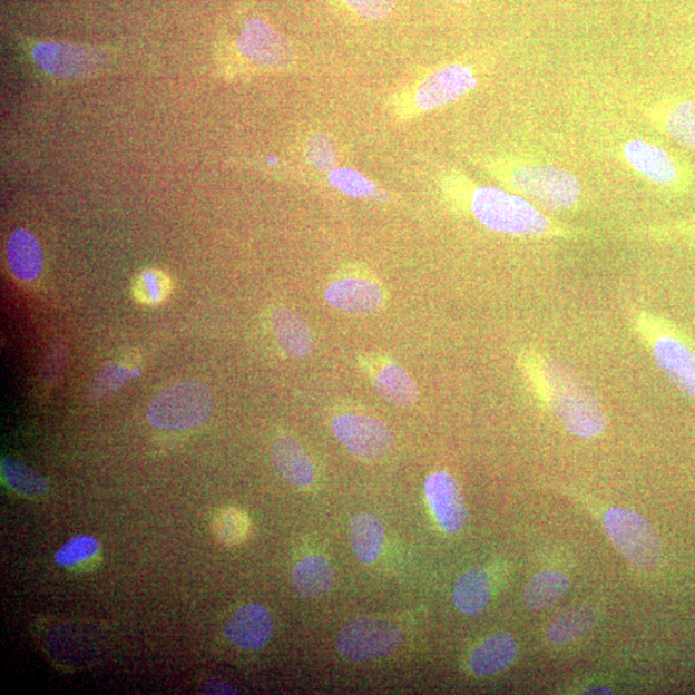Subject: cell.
I'll use <instances>...</instances> for the list:
<instances>
[{
  "label": "cell",
  "mask_w": 695,
  "mask_h": 695,
  "mask_svg": "<svg viewBox=\"0 0 695 695\" xmlns=\"http://www.w3.org/2000/svg\"><path fill=\"white\" fill-rule=\"evenodd\" d=\"M449 189L460 205L488 229L521 237H568L575 229L559 225L523 196L496 187H477L463 176H451Z\"/></svg>",
  "instance_id": "obj_1"
},
{
  "label": "cell",
  "mask_w": 695,
  "mask_h": 695,
  "mask_svg": "<svg viewBox=\"0 0 695 695\" xmlns=\"http://www.w3.org/2000/svg\"><path fill=\"white\" fill-rule=\"evenodd\" d=\"M523 362L529 382L570 434L594 438L604 432L606 413L581 379L557 361L536 352L527 354Z\"/></svg>",
  "instance_id": "obj_2"
},
{
  "label": "cell",
  "mask_w": 695,
  "mask_h": 695,
  "mask_svg": "<svg viewBox=\"0 0 695 695\" xmlns=\"http://www.w3.org/2000/svg\"><path fill=\"white\" fill-rule=\"evenodd\" d=\"M484 163L492 177L541 211L567 212L574 209L581 197L578 179L558 165L515 156L492 157Z\"/></svg>",
  "instance_id": "obj_3"
},
{
  "label": "cell",
  "mask_w": 695,
  "mask_h": 695,
  "mask_svg": "<svg viewBox=\"0 0 695 695\" xmlns=\"http://www.w3.org/2000/svg\"><path fill=\"white\" fill-rule=\"evenodd\" d=\"M218 69L225 78L277 74L293 69L295 52L288 41L267 21H244L237 36L219 48Z\"/></svg>",
  "instance_id": "obj_4"
},
{
  "label": "cell",
  "mask_w": 695,
  "mask_h": 695,
  "mask_svg": "<svg viewBox=\"0 0 695 695\" xmlns=\"http://www.w3.org/2000/svg\"><path fill=\"white\" fill-rule=\"evenodd\" d=\"M32 66L56 80H80L101 76L115 61L109 48L65 43V41H30L27 47Z\"/></svg>",
  "instance_id": "obj_5"
},
{
  "label": "cell",
  "mask_w": 695,
  "mask_h": 695,
  "mask_svg": "<svg viewBox=\"0 0 695 695\" xmlns=\"http://www.w3.org/2000/svg\"><path fill=\"white\" fill-rule=\"evenodd\" d=\"M478 71L474 65L452 62L430 72L403 94L397 102V115L411 119L418 115L443 109L466 97L478 86Z\"/></svg>",
  "instance_id": "obj_6"
},
{
  "label": "cell",
  "mask_w": 695,
  "mask_h": 695,
  "mask_svg": "<svg viewBox=\"0 0 695 695\" xmlns=\"http://www.w3.org/2000/svg\"><path fill=\"white\" fill-rule=\"evenodd\" d=\"M213 411L211 389L195 380L164 389L147 409V420L163 430H188L200 427Z\"/></svg>",
  "instance_id": "obj_7"
},
{
  "label": "cell",
  "mask_w": 695,
  "mask_h": 695,
  "mask_svg": "<svg viewBox=\"0 0 695 695\" xmlns=\"http://www.w3.org/2000/svg\"><path fill=\"white\" fill-rule=\"evenodd\" d=\"M611 544L632 566L650 570L659 565L662 546L655 529L639 512L614 508L603 519Z\"/></svg>",
  "instance_id": "obj_8"
},
{
  "label": "cell",
  "mask_w": 695,
  "mask_h": 695,
  "mask_svg": "<svg viewBox=\"0 0 695 695\" xmlns=\"http://www.w3.org/2000/svg\"><path fill=\"white\" fill-rule=\"evenodd\" d=\"M402 642L401 628L389 620L358 618L339 633L336 649L346 659L365 662L393 655Z\"/></svg>",
  "instance_id": "obj_9"
},
{
  "label": "cell",
  "mask_w": 695,
  "mask_h": 695,
  "mask_svg": "<svg viewBox=\"0 0 695 695\" xmlns=\"http://www.w3.org/2000/svg\"><path fill=\"white\" fill-rule=\"evenodd\" d=\"M331 430L348 451L365 461L384 457L394 441L391 428L383 421L358 413L334 418Z\"/></svg>",
  "instance_id": "obj_10"
},
{
  "label": "cell",
  "mask_w": 695,
  "mask_h": 695,
  "mask_svg": "<svg viewBox=\"0 0 695 695\" xmlns=\"http://www.w3.org/2000/svg\"><path fill=\"white\" fill-rule=\"evenodd\" d=\"M643 335L649 336L650 352L658 369L677 389L695 399L694 348L672 333L657 334L643 329Z\"/></svg>",
  "instance_id": "obj_11"
},
{
  "label": "cell",
  "mask_w": 695,
  "mask_h": 695,
  "mask_svg": "<svg viewBox=\"0 0 695 695\" xmlns=\"http://www.w3.org/2000/svg\"><path fill=\"white\" fill-rule=\"evenodd\" d=\"M624 160L637 176L664 188L681 186L685 172L673 154L644 139L628 140L623 147Z\"/></svg>",
  "instance_id": "obj_12"
},
{
  "label": "cell",
  "mask_w": 695,
  "mask_h": 695,
  "mask_svg": "<svg viewBox=\"0 0 695 695\" xmlns=\"http://www.w3.org/2000/svg\"><path fill=\"white\" fill-rule=\"evenodd\" d=\"M425 498L437 523L447 534H459L467 526L468 510L460 487L447 471H435L425 481Z\"/></svg>",
  "instance_id": "obj_13"
},
{
  "label": "cell",
  "mask_w": 695,
  "mask_h": 695,
  "mask_svg": "<svg viewBox=\"0 0 695 695\" xmlns=\"http://www.w3.org/2000/svg\"><path fill=\"white\" fill-rule=\"evenodd\" d=\"M325 300L339 311L370 314L384 307L385 292L376 281L363 277H344L325 290Z\"/></svg>",
  "instance_id": "obj_14"
},
{
  "label": "cell",
  "mask_w": 695,
  "mask_h": 695,
  "mask_svg": "<svg viewBox=\"0 0 695 695\" xmlns=\"http://www.w3.org/2000/svg\"><path fill=\"white\" fill-rule=\"evenodd\" d=\"M648 118L660 134L695 151V102L692 99H660L650 106Z\"/></svg>",
  "instance_id": "obj_15"
},
{
  "label": "cell",
  "mask_w": 695,
  "mask_h": 695,
  "mask_svg": "<svg viewBox=\"0 0 695 695\" xmlns=\"http://www.w3.org/2000/svg\"><path fill=\"white\" fill-rule=\"evenodd\" d=\"M225 633L239 649H260L273 635V620L270 611L260 604H246L231 616Z\"/></svg>",
  "instance_id": "obj_16"
},
{
  "label": "cell",
  "mask_w": 695,
  "mask_h": 695,
  "mask_svg": "<svg viewBox=\"0 0 695 695\" xmlns=\"http://www.w3.org/2000/svg\"><path fill=\"white\" fill-rule=\"evenodd\" d=\"M271 457L273 466L290 484L301 490L313 484L316 469L309 453L294 438L286 435L277 438L272 444Z\"/></svg>",
  "instance_id": "obj_17"
},
{
  "label": "cell",
  "mask_w": 695,
  "mask_h": 695,
  "mask_svg": "<svg viewBox=\"0 0 695 695\" xmlns=\"http://www.w3.org/2000/svg\"><path fill=\"white\" fill-rule=\"evenodd\" d=\"M518 655V644L510 634L487 637L471 652L468 666L477 676H491L508 668Z\"/></svg>",
  "instance_id": "obj_18"
},
{
  "label": "cell",
  "mask_w": 695,
  "mask_h": 695,
  "mask_svg": "<svg viewBox=\"0 0 695 695\" xmlns=\"http://www.w3.org/2000/svg\"><path fill=\"white\" fill-rule=\"evenodd\" d=\"M271 324L277 343L290 358H309L313 348L312 333L300 314L287 307L275 309Z\"/></svg>",
  "instance_id": "obj_19"
},
{
  "label": "cell",
  "mask_w": 695,
  "mask_h": 695,
  "mask_svg": "<svg viewBox=\"0 0 695 695\" xmlns=\"http://www.w3.org/2000/svg\"><path fill=\"white\" fill-rule=\"evenodd\" d=\"M7 261L13 276L29 283L43 268V251L35 235L27 229H18L8 238Z\"/></svg>",
  "instance_id": "obj_20"
},
{
  "label": "cell",
  "mask_w": 695,
  "mask_h": 695,
  "mask_svg": "<svg viewBox=\"0 0 695 695\" xmlns=\"http://www.w3.org/2000/svg\"><path fill=\"white\" fill-rule=\"evenodd\" d=\"M294 590L304 599L325 597L334 585V570L329 560L311 556L297 562L293 570Z\"/></svg>",
  "instance_id": "obj_21"
},
{
  "label": "cell",
  "mask_w": 695,
  "mask_h": 695,
  "mask_svg": "<svg viewBox=\"0 0 695 695\" xmlns=\"http://www.w3.org/2000/svg\"><path fill=\"white\" fill-rule=\"evenodd\" d=\"M385 539L384 526L371 512H360L350 523L352 551L363 565H372L382 554Z\"/></svg>",
  "instance_id": "obj_22"
},
{
  "label": "cell",
  "mask_w": 695,
  "mask_h": 695,
  "mask_svg": "<svg viewBox=\"0 0 695 695\" xmlns=\"http://www.w3.org/2000/svg\"><path fill=\"white\" fill-rule=\"evenodd\" d=\"M491 598L490 575L483 568H471L463 572L453 589L454 606L462 615H481Z\"/></svg>",
  "instance_id": "obj_23"
},
{
  "label": "cell",
  "mask_w": 695,
  "mask_h": 695,
  "mask_svg": "<svg viewBox=\"0 0 695 695\" xmlns=\"http://www.w3.org/2000/svg\"><path fill=\"white\" fill-rule=\"evenodd\" d=\"M376 391L392 404L409 408L419 401V389L409 372L397 363L389 362L374 379Z\"/></svg>",
  "instance_id": "obj_24"
},
{
  "label": "cell",
  "mask_w": 695,
  "mask_h": 695,
  "mask_svg": "<svg viewBox=\"0 0 695 695\" xmlns=\"http://www.w3.org/2000/svg\"><path fill=\"white\" fill-rule=\"evenodd\" d=\"M569 578L559 570L546 569L536 574L525 587L523 601L529 610H541L565 597Z\"/></svg>",
  "instance_id": "obj_25"
},
{
  "label": "cell",
  "mask_w": 695,
  "mask_h": 695,
  "mask_svg": "<svg viewBox=\"0 0 695 695\" xmlns=\"http://www.w3.org/2000/svg\"><path fill=\"white\" fill-rule=\"evenodd\" d=\"M595 623H597V610L594 608H572L554 620L546 637L552 645H566L589 632Z\"/></svg>",
  "instance_id": "obj_26"
},
{
  "label": "cell",
  "mask_w": 695,
  "mask_h": 695,
  "mask_svg": "<svg viewBox=\"0 0 695 695\" xmlns=\"http://www.w3.org/2000/svg\"><path fill=\"white\" fill-rule=\"evenodd\" d=\"M0 470H2L4 483L27 498H41L49 491L46 479L18 460L4 459Z\"/></svg>",
  "instance_id": "obj_27"
},
{
  "label": "cell",
  "mask_w": 695,
  "mask_h": 695,
  "mask_svg": "<svg viewBox=\"0 0 695 695\" xmlns=\"http://www.w3.org/2000/svg\"><path fill=\"white\" fill-rule=\"evenodd\" d=\"M215 539L225 546H237L246 540L251 532V519L237 508H223L213 518Z\"/></svg>",
  "instance_id": "obj_28"
},
{
  "label": "cell",
  "mask_w": 695,
  "mask_h": 695,
  "mask_svg": "<svg viewBox=\"0 0 695 695\" xmlns=\"http://www.w3.org/2000/svg\"><path fill=\"white\" fill-rule=\"evenodd\" d=\"M138 374V369H129L119 362L107 363L98 371L92 385H90V399L95 401L109 399Z\"/></svg>",
  "instance_id": "obj_29"
},
{
  "label": "cell",
  "mask_w": 695,
  "mask_h": 695,
  "mask_svg": "<svg viewBox=\"0 0 695 695\" xmlns=\"http://www.w3.org/2000/svg\"><path fill=\"white\" fill-rule=\"evenodd\" d=\"M101 544L94 536L78 535L56 552L55 561L65 568L77 567L97 557Z\"/></svg>",
  "instance_id": "obj_30"
},
{
  "label": "cell",
  "mask_w": 695,
  "mask_h": 695,
  "mask_svg": "<svg viewBox=\"0 0 695 695\" xmlns=\"http://www.w3.org/2000/svg\"><path fill=\"white\" fill-rule=\"evenodd\" d=\"M330 185L352 197H371L376 194L374 182L352 168H339L329 174Z\"/></svg>",
  "instance_id": "obj_31"
},
{
  "label": "cell",
  "mask_w": 695,
  "mask_h": 695,
  "mask_svg": "<svg viewBox=\"0 0 695 695\" xmlns=\"http://www.w3.org/2000/svg\"><path fill=\"white\" fill-rule=\"evenodd\" d=\"M305 161L322 172H331L337 167L339 155L334 140L324 134L309 137L304 148Z\"/></svg>",
  "instance_id": "obj_32"
},
{
  "label": "cell",
  "mask_w": 695,
  "mask_h": 695,
  "mask_svg": "<svg viewBox=\"0 0 695 695\" xmlns=\"http://www.w3.org/2000/svg\"><path fill=\"white\" fill-rule=\"evenodd\" d=\"M168 293L169 281L159 271H144L137 278L136 295L143 303H159Z\"/></svg>",
  "instance_id": "obj_33"
},
{
  "label": "cell",
  "mask_w": 695,
  "mask_h": 695,
  "mask_svg": "<svg viewBox=\"0 0 695 695\" xmlns=\"http://www.w3.org/2000/svg\"><path fill=\"white\" fill-rule=\"evenodd\" d=\"M361 18L368 20H385L394 11V0H344Z\"/></svg>",
  "instance_id": "obj_34"
},
{
  "label": "cell",
  "mask_w": 695,
  "mask_h": 695,
  "mask_svg": "<svg viewBox=\"0 0 695 695\" xmlns=\"http://www.w3.org/2000/svg\"><path fill=\"white\" fill-rule=\"evenodd\" d=\"M204 693L212 694H236L234 689L231 688L229 685L223 682H211L205 685Z\"/></svg>",
  "instance_id": "obj_35"
},
{
  "label": "cell",
  "mask_w": 695,
  "mask_h": 695,
  "mask_svg": "<svg viewBox=\"0 0 695 695\" xmlns=\"http://www.w3.org/2000/svg\"><path fill=\"white\" fill-rule=\"evenodd\" d=\"M585 694H614L607 686H594V688L587 689Z\"/></svg>",
  "instance_id": "obj_36"
},
{
  "label": "cell",
  "mask_w": 695,
  "mask_h": 695,
  "mask_svg": "<svg viewBox=\"0 0 695 695\" xmlns=\"http://www.w3.org/2000/svg\"><path fill=\"white\" fill-rule=\"evenodd\" d=\"M454 2H459V3H470V2H473V0H454Z\"/></svg>",
  "instance_id": "obj_37"
}]
</instances>
